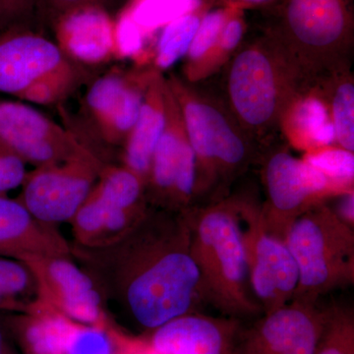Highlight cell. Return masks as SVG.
<instances>
[{
  "mask_svg": "<svg viewBox=\"0 0 354 354\" xmlns=\"http://www.w3.org/2000/svg\"><path fill=\"white\" fill-rule=\"evenodd\" d=\"M102 167L93 152L38 167L26 176L19 201L46 225L71 221L94 188Z\"/></svg>",
  "mask_w": 354,
  "mask_h": 354,
  "instance_id": "cell-10",
  "label": "cell"
},
{
  "mask_svg": "<svg viewBox=\"0 0 354 354\" xmlns=\"http://www.w3.org/2000/svg\"><path fill=\"white\" fill-rule=\"evenodd\" d=\"M43 0H0V34L30 30L32 17Z\"/></svg>",
  "mask_w": 354,
  "mask_h": 354,
  "instance_id": "cell-36",
  "label": "cell"
},
{
  "mask_svg": "<svg viewBox=\"0 0 354 354\" xmlns=\"http://www.w3.org/2000/svg\"><path fill=\"white\" fill-rule=\"evenodd\" d=\"M26 176L24 160L0 143V197L22 185Z\"/></svg>",
  "mask_w": 354,
  "mask_h": 354,
  "instance_id": "cell-37",
  "label": "cell"
},
{
  "mask_svg": "<svg viewBox=\"0 0 354 354\" xmlns=\"http://www.w3.org/2000/svg\"><path fill=\"white\" fill-rule=\"evenodd\" d=\"M133 71L114 70L100 77L88 88L85 97L86 111L97 130L108 120L120 104L131 80Z\"/></svg>",
  "mask_w": 354,
  "mask_h": 354,
  "instance_id": "cell-29",
  "label": "cell"
},
{
  "mask_svg": "<svg viewBox=\"0 0 354 354\" xmlns=\"http://www.w3.org/2000/svg\"><path fill=\"white\" fill-rule=\"evenodd\" d=\"M25 263L36 272L51 308L82 325H108L97 283L68 257L37 258Z\"/></svg>",
  "mask_w": 354,
  "mask_h": 354,
  "instance_id": "cell-13",
  "label": "cell"
},
{
  "mask_svg": "<svg viewBox=\"0 0 354 354\" xmlns=\"http://www.w3.org/2000/svg\"><path fill=\"white\" fill-rule=\"evenodd\" d=\"M185 213L204 304L241 321L263 315L251 288L235 196L197 205Z\"/></svg>",
  "mask_w": 354,
  "mask_h": 354,
  "instance_id": "cell-3",
  "label": "cell"
},
{
  "mask_svg": "<svg viewBox=\"0 0 354 354\" xmlns=\"http://www.w3.org/2000/svg\"><path fill=\"white\" fill-rule=\"evenodd\" d=\"M165 97V128L153 152L146 201L153 208L183 213L195 205L196 160L167 78Z\"/></svg>",
  "mask_w": 354,
  "mask_h": 354,
  "instance_id": "cell-9",
  "label": "cell"
},
{
  "mask_svg": "<svg viewBox=\"0 0 354 354\" xmlns=\"http://www.w3.org/2000/svg\"><path fill=\"white\" fill-rule=\"evenodd\" d=\"M165 78L153 71L147 87L138 120L124 144L123 165L148 181L156 146L165 123Z\"/></svg>",
  "mask_w": 354,
  "mask_h": 354,
  "instance_id": "cell-18",
  "label": "cell"
},
{
  "mask_svg": "<svg viewBox=\"0 0 354 354\" xmlns=\"http://www.w3.org/2000/svg\"><path fill=\"white\" fill-rule=\"evenodd\" d=\"M327 316L319 301L293 298L241 326L232 354H314Z\"/></svg>",
  "mask_w": 354,
  "mask_h": 354,
  "instance_id": "cell-11",
  "label": "cell"
},
{
  "mask_svg": "<svg viewBox=\"0 0 354 354\" xmlns=\"http://www.w3.org/2000/svg\"><path fill=\"white\" fill-rule=\"evenodd\" d=\"M279 131L288 145L306 153L335 145V131L329 109L313 88L297 95L286 108Z\"/></svg>",
  "mask_w": 354,
  "mask_h": 354,
  "instance_id": "cell-19",
  "label": "cell"
},
{
  "mask_svg": "<svg viewBox=\"0 0 354 354\" xmlns=\"http://www.w3.org/2000/svg\"><path fill=\"white\" fill-rule=\"evenodd\" d=\"M106 0H43L46 6L57 15V18L69 11L87 6H104Z\"/></svg>",
  "mask_w": 354,
  "mask_h": 354,
  "instance_id": "cell-38",
  "label": "cell"
},
{
  "mask_svg": "<svg viewBox=\"0 0 354 354\" xmlns=\"http://www.w3.org/2000/svg\"><path fill=\"white\" fill-rule=\"evenodd\" d=\"M266 201L261 205L266 227L285 241L291 225L312 207L348 192L285 147L262 153Z\"/></svg>",
  "mask_w": 354,
  "mask_h": 354,
  "instance_id": "cell-7",
  "label": "cell"
},
{
  "mask_svg": "<svg viewBox=\"0 0 354 354\" xmlns=\"http://www.w3.org/2000/svg\"><path fill=\"white\" fill-rule=\"evenodd\" d=\"M121 333L104 326L77 324L64 354H118Z\"/></svg>",
  "mask_w": 354,
  "mask_h": 354,
  "instance_id": "cell-34",
  "label": "cell"
},
{
  "mask_svg": "<svg viewBox=\"0 0 354 354\" xmlns=\"http://www.w3.org/2000/svg\"><path fill=\"white\" fill-rule=\"evenodd\" d=\"M57 44L31 30L0 34V92L18 97L69 62Z\"/></svg>",
  "mask_w": 354,
  "mask_h": 354,
  "instance_id": "cell-14",
  "label": "cell"
},
{
  "mask_svg": "<svg viewBox=\"0 0 354 354\" xmlns=\"http://www.w3.org/2000/svg\"><path fill=\"white\" fill-rule=\"evenodd\" d=\"M329 109L335 145L354 153V78L351 68L339 70L313 88Z\"/></svg>",
  "mask_w": 354,
  "mask_h": 354,
  "instance_id": "cell-23",
  "label": "cell"
},
{
  "mask_svg": "<svg viewBox=\"0 0 354 354\" xmlns=\"http://www.w3.org/2000/svg\"><path fill=\"white\" fill-rule=\"evenodd\" d=\"M25 315L13 323L28 353L64 354L78 323L53 308Z\"/></svg>",
  "mask_w": 354,
  "mask_h": 354,
  "instance_id": "cell-22",
  "label": "cell"
},
{
  "mask_svg": "<svg viewBox=\"0 0 354 354\" xmlns=\"http://www.w3.org/2000/svg\"><path fill=\"white\" fill-rule=\"evenodd\" d=\"M209 9H202L172 21L160 30L153 48V69L162 72L171 68L187 55L203 16Z\"/></svg>",
  "mask_w": 354,
  "mask_h": 354,
  "instance_id": "cell-27",
  "label": "cell"
},
{
  "mask_svg": "<svg viewBox=\"0 0 354 354\" xmlns=\"http://www.w3.org/2000/svg\"><path fill=\"white\" fill-rule=\"evenodd\" d=\"M243 10L244 9L234 6L232 13L228 16L227 22L221 30L215 50L198 70L192 84L205 80L225 67L232 55L239 50L246 32Z\"/></svg>",
  "mask_w": 354,
  "mask_h": 354,
  "instance_id": "cell-32",
  "label": "cell"
},
{
  "mask_svg": "<svg viewBox=\"0 0 354 354\" xmlns=\"http://www.w3.org/2000/svg\"><path fill=\"white\" fill-rule=\"evenodd\" d=\"M207 0H130L123 9L149 41L172 21L202 9H211Z\"/></svg>",
  "mask_w": 354,
  "mask_h": 354,
  "instance_id": "cell-26",
  "label": "cell"
},
{
  "mask_svg": "<svg viewBox=\"0 0 354 354\" xmlns=\"http://www.w3.org/2000/svg\"><path fill=\"white\" fill-rule=\"evenodd\" d=\"M225 109L260 149L279 131L291 102L308 88L283 48L267 34L241 44L225 65Z\"/></svg>",
  "mask_w": 354,
  "mask_h": 354,
  "instance_id": "cell-2",
  "label": "cell"
},
{
  "mask_svg": "<svg viewBox=\"0 0 354 354\" xmlns=\"http://www.w3.org/2000/svg\"><path fill=\"white\" fill-rule=\"evenodd\" d=\"M147 39L124 11L114 22V58L134 60L139 67L152 62V51L147 48Z\"/></svg>",
  "mask_w": 354,
  "mask_h": 354,
  "instance_id": "cell-35",
  "label": "cell"
},
{
  "mask_svg": "<svg viewBox=\"0 0 354 354\" xmlns=\"http://www.w3.org/2000/svg\"><path fill=\"white\" fill-rule=\"evenodd\" d=\"M242 321L192 312L172 319L147 339L156 354H232Z\"/></svg>",
  "mask_w": 354,
  "mask_h": 354,
  "instance_id": "cell-15",
  "label": "cell"
},
{
  "mask_svg": "<svg viewBox=\"0 0 354 354\" xmlns=\"http://www.w3.org/2000/svg\"><path fill=\"white\" fill-rule=\"evenodd\" d=\"M232 9L234 6H220L209 9L203 16L187 55L184 57L183 72L186 82L193 83L198 70L215 50L221 30Z\"/></svg>",
  "mask_w": 354,
  "mask_h": 354,
  "instance_id": "cell-28",
  "label": "cell"
},
{
  "mask_svg": "<svg viewBox=\"0 0 354 354\" xmlns=\"http://www.w3.org/2000/svg\"><path fill=\"white\" fill-rule=\"evenodd\" d=\"M58 48L70 62L97 66L114 58V22L104 7L87 6L57 18Z\"/></svg>",
  "mask_w": 354,
  "mask_h": 354,
  "instance_id": "cell-16",
  "label": "cell"
},
{
  "mask_svg": "<svg viewBox=\"0 0 354 354\" xmlns=\"http://www.w3.org/2000/svg\"><path fill=\"white\" fill-rule=\"evenodd\" d=\"M235 199L251 288L263 314L269 313L295 297L298 286L297 263L285 241L266 227L261 204L248 197Z\"/></svg>",
  "mask_w": 354,
  "mask_h": 354,
  "instance_id": "cell-8",
  "label": "cell"
},
{
  "mask_svg": "<svg viewBox=\"0 0 354 354\" xmlns=\"http://www.w3.org/2000/svg\"><path fill=\"white\" fill-rule=\"evenodd\" d=\"M92 250L106 260L115 299L149 334L204 304L185 212L148 207L118 241Z\"/></svg>",
  "mask_w": 354,
  "mask_h": 354,
  "instance_id": "cell-1",
  "label": "cell"
},
{
  "mask_svg": "<svg viewBox=\"0 0 354 354\" xmlns=\"http://www.w3.org/2000/svg\"><path fill=\"white\" fill-rule=\"evenodd\" d=\"M97 179L91 191L95 196L127 211L143 213L148 209L145 181L124 165H102Z\"/></svg>",
  "mask_w": 354,
  "mask_h": 354,
  "instance_id": "cell-25",
  "label": "cell"
},
{
  "mask_svg": "<svg viewBox=\"0 0 354 354\" xmlns=\"http://www.w3.org/2000/svg\"><path fill=\"white\" fill-rule=\"evenodd\" d=\"M0 143L37 167L92 152L74 133L19 102H0Z\"/></svg>",
  "mask_w": 354,
  "mask_h": 354,
  "instance_id": "cell-12",
  "label": "cell"
},
{
  "mask_svg": "<svg viewBox=\"0 0 354 354\" xmlns=\"http://www.w3.org/2000/svg\"><path fill=\"white\" fill-rule=\"evenodd\" d=\"M0 354H6V344H4L3 334H2L1 328H0Z\"/></svg>",
  "mask_w": 354,
  "mask_h": 354,
  "instance_id": "cell-41",
  "label": "cell"
},
{
  "mask_svg": "<svg viewBox=\"0 0 354 354\" xmlns=\"http://www.w3.org/2000/svg\"><path fill=\"white\" fill-rule=\"evenodd\" d=\"M69 254L66 241L53 225L35 218L19 200L0 197V256L27 262Z\"/></svg>",
  "mask_w": 354,
  "mask_h": 354,
  "instance_id": "cell-17",
  "label": "cell"
},
{
  "mask_svg": "<svg viewBox=\"0 0 354 354\" xmlns=\"http://www.w3.org/2000/svg\"><path fill=\"white\" fill-rule=\"evenodd\" d=\"M209 6H237L239 0H207Z\"/></svg>",
  "mask_w": 354,
  "mask_h": 354,
  "instance_id": "cell-40",
  "label": "cell"
},
{
  "mask_svg": "<svg viewBox=\"0 0 354 354\" xmlns=\"http://www.w3.org/2000/svg\"><path fill=\"white\" fill-rule=\"evenodd\" d=\"M84 77L85 74L81 65L67 62L26 90L19 100L43 106L57 104L73 92L82 82Z\"/></svg>",
  "mask_w": 354,
  "mask_h": 354,
  "instance_id": "cell-30",
  "label": "cell"
},
{
  "mask_svg": "<svg viewBox=\"0 0 354 354\" xmlns=\"http://www.w3.org/2000/svg\"><path fill=\"white\" fill-rule=\"evenodd\" d=\"M285 242L298 270L295 297L319 301L354 283V227L326 201L312 207L291 225Z\"/></svg>",
  "mask_w": 354,
  "mask_h": 354,
  "instance_id": "cell-6",
  "label": "cell"
},
{
  "mask_svg": "<svg viewBox=\"0 0 354 354\" xmlns=\"http://www.w3.org/2000/svg\"><path fill=\"white\" fill-rule=\"evenodd\" d=\"M265 34L283 48L306 87L351 68L353 0H283Z\"/></svg>",
  "mask_w": 354,
  "mask_h": 354,
  "instance_id": "cell-5",
  "label": "cell"
},
{
  "mask_svg": "<svg viewBox=\"0 0 354 354\" xmlns=\"http://www.w3.org/2000/svg\"><path fill=\"white\" fill-rule=\"evenodd\" d=\"M167 81L196 160L194 206L201 198L204 203L223 199L230 185L261 160L262 149L239 127L220 97L201 92L174 74Z\"/></svg>",
  "mask_w": 354,
  "mask_h": 354,
  "instance_id": "cell-4",
  "label": "cell"
},
{
  "mask_svg": "<svg viewBox=\"0 0 354 354\" xmlns=\"http://www.w3.org/2000/svg\"><path fill=\"white\" fill-rule=\"evenodd\" d=\"M302 158L337 185L354 189V153L332 145L308 151Z\"/></svg>",
  "mask_w": 354,
  "mask_h": 354,
  "instance_id": "cell-33",
  "label": "cell"
},
{
  "mask_svg": "<svg viewBox=\"0 0 354 354\" xmlns=\"http://www.w3.org/2000/svg\"><path fill=\"white\" fill-rule=\"evenodd\" d=\"M334 200H335V206L332 205L330 206L334 209L335 213L342 221L354 227V190L337 195Z\"/></svg>",
  "mask_w": 354,
  "mask_h": 354,
  "instance_id": "cell-39",
  "label": "cell"
},
{
  "mask_svg": "<svg viewBox=\"0 0 354 354\" xmlns=\"http://www.w3.org/2000/svg\"><path fill=\"white\" fill-rule=\"evenodd\" d=\"M48 308L32 268L23 261L0 256V310L32 314Z\"/></svg>",
  "mask_w": 354,
  "mask_h": 354,
  "instance_id": "cell-21",
  "label": "cell"
},
{
  "mask_svg": "<svg viewBox=\"0 0 354 354\" xmlns=\"http://www.w3.org/2000/svg\"><path fill=\"white\" fill-rule=\"evenodd\" d=\"M153 71L155 69L145 67H140L133 71L131 81L118 108L114 109L109 120L97 130L104 142L111 145L124 144L138 120L147 87Z\"/></svg>",
  "mask_w": 354,
  "mask_h": 354,
  "instance_id": "cell-24",
  "label": "cell"
},
{
  "mask_svg": "<svg viewBox=\"0 0 354 354\" xmlns=\"http://www.w3.org/2000/svg\"><path fill=\"white\" fill-rule=\"evenodd\" d=\"M314 354H354V312L349 306H327L325 326Z\"/></svg>",
  "mask_w": 354,
  "mask_h": 354,
  "instance_id": "cell-31",
  "label": "cell"
},
{
  "mask_svg": "<svg viewBox=\"0 0 354 354\" xmlns=\"http://www.w3.org/2000/svg\"><path fill=\"white\" fill-rule=\"evenodd\" d=\"M145 212L118 208L91 192L71 221L79 243L88 249L102 248L127 234Z\"/></svg>",
  "mask_w": 354,
  "mask_h": 354,
  "instance_id": "cell-20",
  "label": "cell"
}]
</instances>
